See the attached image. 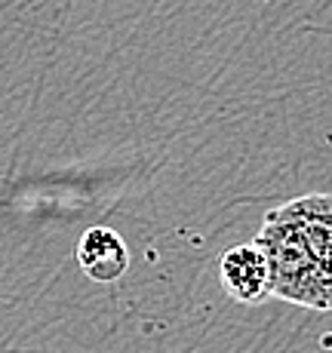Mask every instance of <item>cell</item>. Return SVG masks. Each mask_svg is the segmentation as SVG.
I'll list each match as a JSON object with an SVG mask.
<instances>
[{"mask_svg":"<svg viewBox=\"0 0 332 353\" xmlns=\"http://www.w3.org/2000/svg\"><path fill=\"white\" fill-rule=\"evenodd\" d=\"M255 246L268 258L271 295L304 310H332V194L265 212Z\"/></svg>","mask_w":332,"mask_h":353,"instance_id":"cell-1","label":"cell"},{"mask_svg":"<svg viewBox=\"0 0 332 353\" xmlns=\"http://www.w3.org/2000/svg\"><path fill=\"white\" fill-rule=\"evenodd\" d=\"M219 280L228 298L237 304L255 307L265 298H271V270L268 258L255 243L246 246H231L219 258Z\"/></svg>","mask_w":332,"mask_h":353,"instance_id":"cell-2","label":"cell"},{"mask_svg":"<svg viewBox=\"0 0 332 353\" xmlns=\"http://www.w3.org/2000/svg\"><path fill=\"white\" fill-rule=\"evenodd\" d=\"M77 264L86 280L101 283V286L117 283L130 270V246L114 228H86L77 243Z\"/></svg>","mask_w":332,"mask_h":353,"instance_id":"cell-3","label":"cell"}]
</instances>
